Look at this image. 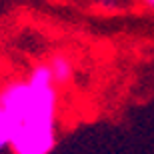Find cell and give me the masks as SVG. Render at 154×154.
Segmentation results:
<instances>
[{"label":"cell","instance_id":"obj_1","mask_svg":"<svg viewBox=\"0 0 154 154\" xmlns=\"http://www.w3.org/2000/svg\"><path fill=\"white\" fill-rule=\"evenodd\" d=\"M58 92L48 64L0 90V152L50 154L56 146Z\"/></svg>","mask_w":154,"mask_h":154},{"label":"cell","instance_id":"obj_3","mask_svg":"<svg viewBox=\"0 0 154 154\" xmlns=\"http://www.w3.org/2000/svg\"><path fill=\"white\" fill-rule=\"evenodd\" d=\"M146 6H150V8H154V0H142Z\"/></svg>","mask_w":154,"mask_h":154},{"label":"cell","instance_id":"obj_2","mask_svg":"<svg viewBox=\"0 0 154 154\" xmlns=\"http://www.w3.org/2000/svg\"><path fill=\"white\" fill-rule=\"evenodd\" d=\"M48 70H50L52 80H54L56 86L68 84L70 80H72V76H74V66H72V62H70V58L64 56V54L52 56L50 62H48Z\"/></svg>","mask_w":154,"mask_h":154}]
</instances>
